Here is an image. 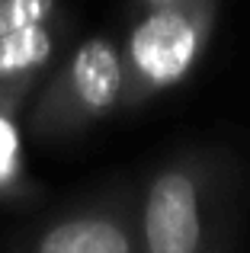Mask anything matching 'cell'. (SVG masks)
<instances>
[{
    "mask_svg": "<svg viewBox=\"0 0 250 253\" xmlns=\"http://www.w3.org/2000/svg\"><path fill=\"white\" fill-rule=\"evenodd\" d=\"M221 0H176L131 16L122 42V109L176 90L206 58Z\"/></svg>",
    "mask_w": 250,
    "mask_h": 253,
    "instance_id": "cell-1",
    "label": "cell"
},
{
    "mask_svg": "<svg viewBox=\"0 0 250 253\" xmlns=\"http://www.w3.org/2000/svg\"><path fill=\"white\" fill-rule=\"evenodd\" d=\"M122 45L90 36L55 64L32 99L26 131L36 144H64L122 106Z\"/></svg>",
    "mask_w": 250,
    "mask_h": 253,
    "instance_id": "cell-2",
    "label": "cell"
},
{
    "mask_svg": "<svg viewBox=\"0 0 250 253\" xmlns=\"http://www.w3.org/2000/svg\"><path fill=\"white\" fill-rule=\"evenodd\" d=\"M218 167L202 151L167 161L138 205L141 253H208Z\"/></svg>",
    "mask_w": 250,
    "mask_h": 253,
    "instance_id": "cell-3",
    "label": "cell"
},
{
    "mask_svg": "<svg viewBox=\"0 0 250 253\" xmlns=\"http://www.w3.org/2000/svg\"><path fill=\"white\" fill-rule=\"evenodd\" d=\"M71 36L61 0H0V106L23 112Z\"/></svg>",
    "mask_w": 250,
    "mask_h": 253,
    "instance_id": "cell-4",
    "label": "cell"
},
{
    "mask_svg": "<svg viewBox=\"0 0 250 253\" xmlns=\"http://www.w3.org/2000/svg\"><path fill=\"white\" fill-rule=\"evenodd\" d=\"M29 253H141L138 211L128 199L71 209L32 237Z\"/></svg>",
    "mask_w": 250,
    "mask_h": 253,
    "instance_id": "cell-5",
    "label": "cell"
},
{
    "mask_svg": "<svg viewBox=\"0 0 250 253\" xmlns=\"http://www.w3.org/2000/svg\"><path fill=\"white\" fill-rule=\"evenodd\" d=\"M19 112L0 106V202H32L36 186L26 173L23 128L16 122Z\"/></svg>",
    "mask_w": 250,
    "mask_h": 253,
    "instance_id": "cell-6",
    "label": "cell"
},
{
    "mask_svg": "<svg viewBox=\"0 0 250 253\" xmlns=\"http://www.w3.org/2000/svg\"><path fill=\"white\" fill-rule=\"evenodd\" d=\"M167 3H176V0H131V16H138V13L144 10H154V6H167Z\"/></svg>",
    "mask_w": 250,
    "mask_h": 253,
    "instance_id": "cell-7",
    "label": "cell"
}]
</instances>
